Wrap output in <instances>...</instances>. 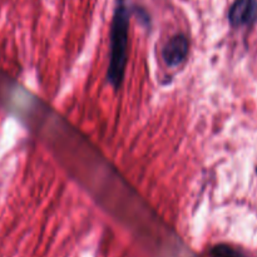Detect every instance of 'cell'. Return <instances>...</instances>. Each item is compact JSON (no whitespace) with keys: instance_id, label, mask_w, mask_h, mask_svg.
I'll return each instance as SVG.
<instances>
[{"instance_id":"277c9868","label":"cell","mask_w":257,"mask_h":257,"mask_svg":"<svg viewBox=\"0 0 257 257\" xmlns=\"http://www.w3.org/2000/svg\"><path fill=\"white\" fill-rule=\"evenodd\" d=\"M211 257H245L242 252L228 245H216L213 246L208 253Z\"/></svg>"},{"instance_id":"7a4b0ae2","label":"cell","mask_w":257,"mask_h":257,"mask_svg":"<svg viewBox=\"0 0 257 257\" xmlns=\"http://www.w3.org/2000/svg\"><path fill=\"white\" fill-rule=\"evenodd\" d=\"M190 42L185 34H176L167 40L162 49V58L170 68H176L186 60Z\"/></svg>"},{"instance_id":"6da1fadb","label":"cell","mask_w":257,"mask_h":257,"mask_svg":"<svg viewBox=\"0 0 257 257\" xmlns=\"http://www.w3.org/2000/svg\"><path fill=\"white\" fill-rule=\"evenodd\" d=\"M130 20L131 12L127 4L124 0H118L110 25V53L108 67V80L114 88H119L124 78Z\"/></svg>"},{"instance_id":"3957f363","label":"cell","mask_w":257,"mask_h":257,"mask_svg":"<svg viewBox=\"0 0 257 257\" xmlns=\"http://www.w3.org/2000/svg\"><path fill=\"white\" fill-rule=\"evenodd\" d=\"M233 28L251 27L257 20V0H236L228 12Z\"/></svg>"}]
</instances>
